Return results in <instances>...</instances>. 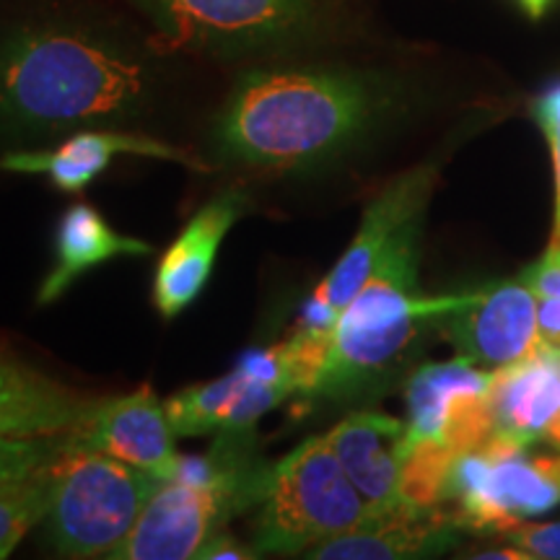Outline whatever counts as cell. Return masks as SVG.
<instances>
[{
    "label": "cell",
    "instance_id": "cell-1",
    "mask_svg": "<svg viewBox=\"0 0 560 560\" xmlns=\"http://www.w3.org/2000/svg\"><path fill=\"white\" fill-rule=\"evenodd\" d=\"M159 52L153 42L68 13L0 21V143L145 120L159 104Z\"/></svg>",
    "mask_w": 560,
    "mask_h": 560
},
{
    "label": "cell",
    "instance_id": "cell-2",
    "mask_svg": "<svg viewBox=\"0 0 560 560\" xmlns=\"http://www.w3.org/2000/svg\"><path fill=\"white\" fill-rule=\"evenodd\" d=\"M395 104L380 75L346 66L244 70L215 117L221 159L257 170H310L346 153Z\"/></svg>",
    "mask_w": 560,
    "mask_h": 560
},
{
    "label": "cell",
    "instance_id": "cell-3",
    "mask_svg": "<svg viewBox=\"0 0 560 560\" xmlns=\"http://www.w3.org/2000/svg\"><path fill=\"white\" fill-rule=\"evenodd\" d=\"M423 221L392 244L363 289L350 299L330 330V348L314 384V397H348L369 387L408 353L420 332L472 296H423L418 291V240Z\"/></svg>",
    "mask_w": 560,
    "mask_h": 560
},
{
    "label": "cell",
    "instance_id": "cell-4",
    "mask_svg": "<svg viewBox=\"0 0 560 560\" xmlns=\"http://www.w3.org/2000/svg\"><path fill=\"white\" fill-rule=\"evenodd\" d=\"M161 52L272 60L327 32L338 0H128Z\"/></svg>",
    "mask_w": 560,
    "mask_h": 560
},
{
    "label": "cell",
    "instance_id": "cell-5",
    "mask_svg": "<svg viewBox=\"0 0 560 560\" xmlns=\"http://www.w3.org/2000/svg\"><path fill=\"white\" fill-rule=\"evenodd\" d=\"M371 514L327 436H312L272 465L257 503V556H296L355 529Z\"/></svg>",
    "mask_w": 560,
    "mask_h": 560
},
{
    "label": "cell",
    "instance_id": "cell-6",
    "mask_svg": "<svg viewBox=\"0 0 560 560\" xmlns=\"http://www.w3.org/2000/svg\"><path fill=\"white\" fill-rule=\"evenodd\" d=\"M66 439V436H62ZM159 475L94 450H62L55 462L45 537L62 558H109L156 488Z\"/></svg>",
    "mask_w": 560,
    "mask_h": 560
},
{
    "label": "cell",
    "instance_id": "cell-7",
    "mask_svg": "<svg viewBox=\"0 0 560 560\" xmlns=\"http://www.w3.org/2000/svg\"><path fill=\"white\" fill-rule=\"evenodd\" d=\"M475 535H506L560 503V452H537L535 441L493 433L454 459L444 506Z\"/></svg>",
    "mask_w": 560,
    "mask_h": 560
},
{
    "label": "cell",
    "instance_id": "cell-8",
    "mask_svg": "<svg viewBox=\"0 0 560 560\" xmlns=\"http://www.w3.org/2000/svg\"><path fill=\"white\" fill-rule=\"evenodd\" d=\"M301 395L299 369L289 340L252 350L221 380L195 384L164 402L177 436L244 433L255 429L265 412Z\"/></svg>",
    "mask_w": 560,
    "mask_h": 560
},
{
    "label": "cell",
    "instance_id": "cell-9",
    "mask_svg": "<svg viewBox=\"0 0 560 560\" xmlns=\"http://www.w3.org/2000/svg\"><path fill=\"white\" fill-rule=\"evenodd\" d=\"M439 170L433 164L416 166L405 172L395 182L371 200L363 213L361 229L355 240L340 257L338 265L327 272V278L312 293L310 304L304 306L301 327L314 332H330L338 314L350 304V299L363 289L392 244L402 236V231L412 223L423 221Z\"/></svg>",
    "mask_w": 560,
    "mask_h": 560
},
{
    "label": "cell",
    "instance_id": "cell-10",
    "mask_svg": "<svg viewBox=\"0 0 560 560\" xmlns=\"http://www.w3.org/2000/svg\"><path fill=\"white\" fill-rule=\"evenodd\" d=\"M493 371L467 359L425 363L408 382V439L436 441L454 454L480 446L495 433L488 392Z\"/></svg>",
    "mask_w": 560,
    "mask_h": 560
},
{
    "label": "cell",
    "instance_id": "cell-11",
    "mask_svg": "<svg viewBox=\"0 0 560 560\" xmlns=\"http://www.w3.org/2000/svg\"><path fill=\"white\" fill-rule=\"evenodd\" d=\"M462 359L499 371L529 359L542 348L537 327V296L522 280L472 291L467 304L439 319Z\"/></svg>",
    "mask_w": 560,
    "mask_h": 560
},
{
    "label": "cell",
    "instance_id": "cell-12",
    "mask_svg": "<svg viewBox=\"0 0 560 560\" xmlns=\"http://www.w3.org/2000/svg\"><path fill=\"white\" fill-rule=\"evenodd\" d=\"M174 433L164 402L151 387L94 400L79 425L66 433L68 450H94L170 480L179 472Z\"/></svg>",
    "mask_w": 560,
    "mask_h": 560
},
{
    "label": "cell",
    "instance_id": "cell-13",
    "mask_svg": "<svg viewBox=\"0 0 560 560\" xmlns=\"http://www.w3.org/2000/svg\"><path fill=\"white\" fill-rule=\"evenodd\" d=\"M115 156H145L174 161L192 172H210V166L190 151L164 140L125 132L117 128H86L70 132L55 149H19L0 156V170L16 174H45L62 192H81L107 170Z\"/></svg>",
    "mask_w": 560,
    "mask_h": 560
},
{
    "label": "cell",
    "instance_id": "cell-14",
    "mask_svg": "<svg viewBox=\"0 0 560 560\" xmlns=\"http://www.w3.org/2000/svg\"><path fill=\"white\" fill-rule=\"evenodd\" d=\"M452 509L397 503L392 509L371 511L359 527L335 535L306 550L314 560H402L429 558L450 550L462 535Z\"/></svg>",
    "mask_w": 560,
    "mask_h": 560
},
{
    "label": "cell",
    "instance_id": "cell-15",
    "mask_svg": "<svg viewBox=\"0 0 560 560\" xmlns=\"http://www.w3.org/2000/svg\"><path fill=\"white\" fill-rule=\"evenodd\" d=\"M244 195L226 190L202 206L161 255L153 276V306L164 319L179 317L206 291L215 257L226 234L244 213Z\"/></svg>",
    "mask_w": 560,
    "mask_h": 560
},
{
    "label": "cell",
    "instance_id": "cell-16",
    "mask_svg": "<svg viewBox=\"0 0 560 560\" xmlns=\"http://www.w3.org/2000/svg\"><path fill=\"white\" fill-rule=\"evenodd\" d=\"M488 402L495 433L560 450V350L542 346L493 371Z\"/></svg>",
    "mask_w": 560,
    "mask_h": 560
},
{
    "label": "cell",
    "instance_id": "cell-17",
    "mask_svg": "<svg viewBox=\"0 0 560 560\" xmlns=\"http://www.w3.org/2000/svg\"><path fill=\"white\" fill-rule=\"evenodd\" d=\"M325 436L371 511L402 503L400 472L408 423L376 410H355Z\"/></svg>",
    "mask_w": 560,
    "mask_h": 560
},
{
    "label": "cell",
    "instance_id": "cell-18",
    "mask_svg": "<svg viewBox=\"0 0 560 560\" xmlns=\"http://www.w3.org/2000/svg\"><path fill=\"white\" fill-rule=\"evenodd\" d=\"M91 397L0 348V436H58L81 423Z\"/></svg>",
    "mask_w": 560,
    "mask_h": 560
},
{
    "label": "cell",
    "instance_id": "cell-19",
    "mask_svg": "<svg viewBox=\"0 0 560 560\" xmlns=\"http://www.w3.org/2000/svg\"><path fill=\"white\" fill-rule=\"evenodd\" d=\"M153 255L149 242L138 236L117 234L104 221V215L89 202H73L55 231V265L42 280L37 301L42 306L58 301L83 272L100 265L117 260V257H143Z\"/></svg>",
    "mask_w": 560,
    "mask_h": 560
},
{
    "label": "cell",
    "instance_id": "cell-20",
    "mask_svg": "<svg viewBox=\"0 0 560 560\" xmlns=\"http://www.w3.org/2000/svg\"><path fill=\"white\" fill-rule=\"evenodd\" d=\"M55 462L42 467L32 478L0 488V558H9L16 545L45 520L50 506Z\"/></svg>",
    "mask_w": 560,
    "mask_h": 560
},
{
    "label": "cell",
    "instance_id": "cell-21",
    "mask_svg": "<svg viewBox=\"0 0 560 560\" xmlns=\"http://www.w3.org/2000/svg\"><path fill=\"white\" fill-rule=\"evenodd\" d=\"M459 454L446 450L436 441H416L405 444L402 472H400V495L402 501L418 503V506H441L446 493L452 465Z\"/></svg>",
    "mask_w": 560,
    "mask_h": 560
},
{
    "label": "cell",
    "instance_id": "cell-22",
    "mask_svg": "<svg viewBox=\"0 0 560 560\" xmlns=\"http://www.w3.org/2000/svg\"><path fill=\"white\" fill-rule=\"evenodd\" d=\"M66 433L58 436H0V488L32 478L52 465L66 450Z\"/></svg>",
    "mask_w": 560,
    "mask_h": 560
},
{
    "label": "cell",
    "instance_id": "cell-23",
    "mask_svg": "<svg viewBox=\"0 0 560 560\" xmlns=\"http://www.w3.org/2000/svg\"><path fill=\"white\" fill-rule=\"evenodd\" d=\"M506 540L532 558L560 560V522L556 524H520L506 532Z\"/></svg>",
    "mask_w": 560,
    "mask_h": 560
},
{
    "label": "cell",
    "instance_id": "cell-24",
    "mask_svg": "<svg viewBox=\"0 0 560 560\" xmlns=\"http://www.w3.org/2000/svg\"><path fill=\"white\" fill-rule=\"evenodd\" d=\"M520 280L537 299H560V244H550L540 260L522 272Z\"/></svg>",
    "mask_w": 560,
    "mask_h": 560
},
{
    "label": "cell",
    "instance_id": "cell-25",
    "mask_svg": "<svg viewBox=\"0 0 560 560\" xmlns=\"http://www.w3.org/2000/svg\"><path fill=\"white\" fill-rule=\"evenodd\" d=\"M537 327L542 346L560 350V299L537 301Z\"/></svg>",
    "mask_w": 560,
    "mask_h": 560
},
{
    "label": "cell",
    "instance_id": "cell-26",
    "mask_svg": "<svg viewBox=\"0 0 560 560\" xmlns=\"http://www.w3.org/2000/svg\"><path fill=\"white\" fill-rule=\"evenodd\" d=\"M195 558H202V560H213V558H257V550L252 548L247 550L242 542L231 540L226 532H215V535H210L206 542H202V548L198 550V556Z\"/></svg>",
    "mask_w": 560,
    "mask_h": 560
},
{
    "label": "cell",
    "instance_id": "cell-27",
    "mask_svg": "<svg viewBox=\"0 0 560 560\" xmlns=\"http://www.w3.org/2000/svg\"><path fill=\"white\" fill-rule=\"evenodd\" d=\"M552 151V170H556V223H552L550 244H560V122L540 125Z\"/></svg>",
    "mask_w": 560,
    "mask_h": 560
},
{
    "label": "cell",
    "instance_id": "cell-28",
    "mask_svg": "<svg viewBox=\"0 0 560 560\" xmlns=\"http://www.w3.org/2000/svg\"><path fill=\"white\" fill-rule=\"evenodd\" d=\"M532 115H535L537 125L560 122V83H558V86H552L550 91H545L540 100L535 102V107H532Z\"/></svg>",
    "mask_w": 560,
    "mask_h": 560
},
{
    "label": "cell",
    "instance_id": "cell-29",
    "mask_svg": "<svg viewBox=\"0 0 560 560\" xmlns=\"http://www.w3.org/2000/svg\"><path fill=\"white\" fill-rule=\"evenodd\" d=\"M520 3H522V9L527 11L532 19H540V16H545V11L550 9L552 0H520Z\"/></svg>",
    "mask_w": 560,
    "mask_h": 560
}]
</instances>
